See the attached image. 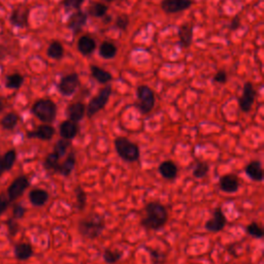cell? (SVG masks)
Here are the masks:
<instances>
[{"label":"cell","mask_w":264,"mask_h":264,"mask_svg":"<svg viewBox=\"0 0 264 264\" xmlns=\"http://www.w3.org/2000/svg\"><path fill=\"white\" fill-rule=\"evenodd\" d=\"M146 216L141 220V225L150 230H159L167 223L168 212L165 205L157 201H151L145 206Z\"/></svg>","instance_id":"1"},{"label":"cell","mask_w":264,"mask_h":264,"mask_svg":"<svg viewBox=\"0 0 264 264\" xmlns=\"http://www.w3.org/2000/svg\"><path fill=\"white\" fill-rule=\"evenodd\" d=\"M106 229L105 217L93 213L85 218L79 219L77 222V231L87 239L98 238Z\"/></svg>","instance_id":"2"},{"label":"cell","mask_w":264,"mask_h":264,"mask_svg":"<svg viewBox=\"0 0 264 264\" xmlns=\"http://www.w3.org/2000/svg\"><path fill=\"white\" fill-rule=\"evenodd\" d=\"M114 150L118 156L125 162L133 163L139 161L141 158V149L135 143L131 142L127 137L120 136L113 141Z\"/></svg>","instance_id":"3"},{"label":"cell","mask_w":264,"mask_h":264,"mask_svg":"<svg viewBox=\"0 0 264 264\" xmlns=\"http://www.w3.org/2000/svg\"><path fill=\"white\" fill-rule=\"evenodd\" d=\"M31 113L44 124H51L57 117V106L52 99L42 98L34 102Z\"/></svg>","instance_id":"4"},{"label":"cell","mask_w":264,"mask_h":264,"mask_svg":"<svg viewBox=\"0 0 264 264\" xmlns=\"http://www.w3.org/2000/svg\"><path fill=\"white\" fill-rule=\"evenodd\" d=\"M112 92H113L112 86L107 84L106 87L100 89V91L98 92V94L96 96L91 98V100L88 103V106L86 107V114L88 118L90 119L93 118L95 114H97L100 111H102L107 107L108 102L111 98Z\"/></svg>","instance_id":"5"},{"label":"cell","mask_w":264,"mask_h":264,"mask_svg":"<svg viewBox=\"0 0 264 264\" xmlns=\"http://www.w3.org/2000/svg\"><path fill=\"white\" fill-rule=\"evenodd\" d=\"M137 108L143 114H149L155 108L156 97L154 91L146 85L139 86L136 89Z\"/></svg>","instance_id":"6"},{"label":"cell","mask_w":264,"mask_h":264,"mask_svg":"<svg viewBox=\"0 0 264 264\" xmlns=\"http://www.w3.org/2000/svg\"><path fill=\"white\" fill-rule=\"evenodd\" d=\"M81 85V81H79V76L76 73H73L71 75H64L60 82L58 83V91L63 96H72L75 93V91Z\"/></svg>","instance_id":"7"},{"label":"cell","mask_w":264,"mask_h":264,"mask_svg":"<svg viewBox=\"0 0 264 264\" xmlns=\"http://www.w3.org/2000/svg\"><path fill=\"white\" fill-rule=\"evenodd\" d=\"M30 186V181L26 176H20L13 181L7 189V196L9 200L13 202L19 199L24 192Z\"/></svg>","instance_id":"8"},{"label":"cell","mask_w":264,"mask_h":264,"mask_svg":"<svg viewBox=\"0 0 264 264\" xmlns=\"http://www.w3.org/2000/svg\"><path fill=\"white\" fill-rule=\"evenodd\" d=\"M257 93L254 89L253 84L251 82H246L244 85L243 95L238 98V107L240 111L244 113H249L255 102Z\"/></svg>","instance_id":"9"},{"label":"cell","mask_w":264,"mask_h":264,"mask_svg":"<svg viewBox=\"0 0 264 264\" xmlns=\"http://www.w3.org/2000/svg\"><path fill=\"white\" fill-rule=\"evenodd\" d=\"M226 224H227V219L225 214L220 208H218L215 211H213L212 217L204 223V228L205 230H208L210 232L217 233L222 231L225 228Z\"/></svg>","instance_id":"10"},{"label":"cell","mask_w":264,"mask_h":264,"mask_svg":"<svg viewBox=\"0 0 264 264\" xmlns=\"http://www.w3.org/2000/svg\"><path fill=\"white\" fill-rule=\"evenodd\" d=\"M193 5V0H162L161 8L165 14L173 15L187 10Z\"/></svg>","instance_id":"11"},{"label":"cell","mask_w":264,"mask_h":264,"mask_svg":"<svg viewBox=\"0 0 264 264\" xmlns=\"http://www.w3.org/2000/svg\"><path fill=\"white\" fill-rule=\"evenodd\" d=\"M30 9L24 5H20L16 7L9 18L11 25L18 28H25L28 26V19H29Z\"/></svg>","instance_id":"12"},{"label":"cell","mask_w":264,"mask_h":264,"mask_svg":"<svg viewBox=\"0 0 264 264\" xmlns=\"http://www.w3.org/2000/svg\"><path fill=\"white\" fill-rule=\"evenodd\" d=\"M240 188L238 178L233 174L224 175L219 179V189L228 194L236 193Z\"/></svg>","instance_id":"13"},{"label":"cell","mask_w":264,"mask_h":264,"mask_svg":"<svg viewBox=\"0 0 264 264\" xmlns=\"http://www.w3.org/2000/svg\"><path fill=\"white\" fill-rule=\"evenodd\" d=\"M87 21H88V14L81 9H78L75 14H73L70 20H68L67 27L75 34H77L83 30Z\"/></svg>","instance_id":"14"},{"label":"cell","mask_w":264,"mask_h":264,"mask_svg":"<svg viewBox=\"0 0 264 264\" xmlns=\"http://www.w3.org/2000/svg\"><path fill=\"white\" fill-rule=\"evenodd\" d=\"M56 130L50 124H43L38 127V129L26 133L28 139H37L40 141H51L55 135Z\"/></svg>","instance_id":"15"},{"label":"cell","mask_w":264,"mask_h":264,"mask_svg":"<svg viewBox=\"0 0 264 264\" xmlns=\"http://www.w3.org/2000/svg\"><path fill=\"white\" fill-rule=\"evenodd\" d=\"M66 113H67L68 120H71L75 123H79L84 119L86 114L85 103L81 101L71 103V105L66 109Z\"/></svg>","instance_id":"16"},{"label":"cell","mask_w":264,"mask_h":264,"mask_svg":"<svg viewBox=\"0 0 264 264\" xmlns=\"http://www.w3.org/2000/svg\"><path fill=\"white\" fill-rule=\"evenodd\" d=\"M158 171L164 180L175 181L178 177L179 168L174 161H171V160H166V161H163L159 165Z\"/></svg>","instance_id":"17"},{"label":"cell","mask_w":264,"mask_h":264,"mask_svg":"<svg viewBox=\"0 0 264 264\" xmlns=\"http://www.w3.org/2000/svg\"><path fill=\"white\" fill-rule=\"evenodd\" d=\"M60 136L64 140L73 141L78 134V126L77 123H75L71 120L63 121L59 126Z\"/></svg>","instance_id":"18"},{"label":"cell","mask_w":264,"mask_h":264,"mask_svg":"<svg viewBox=\"0 0 264 264\" xmlns=\"http://www.w3.org/2000/svg\"><path fill=\"white\" fill-rule=\"evenodd\" d=\"M245 174L254 182H262L263 181V168L262 163L259 160H252L245 167Z\"/></svg>","instance_id":"19"},{"label":"cell","mask_w":264,"mask_h":264,"mask_svg":"<svg viewBox=\"0 0 264 264\" xmlns=\"http://www.w3.org/2000/svg\"><path fill=\"white\" fill-rule=\"evenodd\" d=\"M49 198H50L49 192L40 188L33 189L29 193V201L33 206H37V208L43 206L49 201Z\"/></svg>","instance_id":"20"},{"label":"cell","mask_w":264,"mask_h":264,"mask_svg":"<svg viewBox=\"0 0 264 264\" xmlns=\"http://www.w3.org/2000/svg\"><path fill=\"white\" fill-rule=\"evenodd\" d=\"M75 164H76L75 153L74 151H72L70 154H68V156L66 157L64 161L59 164L58 170H57V174L63 176L64 178H68L73 174V171L75 167Z\"/></svg>","instance_id":"21"},{"label":"cell","mask_w":264,"mask_h":264,"mask_svg":"<svg viewBox=\"0 0 264 264\" xmlns=\"http://www.w3.org/2000/svg\"><path fill=\"white\" fill-rule=\"evenodd\" d=\"M96 49V41L89 36H82L77 40V50L84 56H89Z\"/></svg>","instance_id":"22"},{"label":"cell","mask_w":264,"mask_h":264,"mask_svg":"<svg viewBox=\"0 0 264 264\" xmlns=\"http://www.w3.org/2000/svg\"><path fill=\"white\" fill-rule=\"evenodd\" d=\"M193 25L192 24H184L179 27L178 37L181 44L184 48H189L193 41Z\"/></svg>","instance_id":"23"},{"label":"cell","mask_w":264,"mask_h":264,"mask_svg":"<svg viewBox=\"0 0 264 264\" xmlns=\"http://www.w3.org/2000/svg\"><path fill=\"white\" fill-rule=\"evenodd\" d=\"M90 71H91L92 77H93L99 84H102V85L109 84L113 79V75L111 73H109L108 71L103 70V68L98 67L96 65H91Z\"/></svg>","instance_id":"24"},{"label":"cell","mask_w":264,"mask_h":264,"mask_svg":"<svg viewBox=\"0 0 264 264\" xmlns=\"http://www.w3.org/2000/svg\"><path fill=\"white\" fill-rule=\"evenodd\" d=\"M14 253L18 260L25 261L33 256V248L29 243H19L14 247Z\"/></svg>","instance_id":"25"},{"label":"cell","mask_w":264,"mask_h":264,"mask_svg":"<svg viewBox=\"0 0 264 264\" xmlns=\"http://www.w3.org/2000/svg\"><path fill=\"white\" fill-rule=\"evenodd\" d=\"M109 7L102 2H92L88 7V15L93 18H105L108 14Z\"/></svg>","instance_id":"26"},{"label":"cell","mask_w":264,"mask_h":264,"mask_svg":"<svg viewBox=\"0 0 264 264\" xmlns=\"http://www.w3.org/2000/svg\"><path fill=\"white\" fill-rule=\"evenodd\" d=\"M47 55L50 57L51 59L60 60L64 56V48H63L62 43L58 40H53L49 44L48 50H47Z\"/></svg>","instance_id":"27"},{"label":"cell","mask_w":264,"mask_h":264,"mask_svg":"<svg viewBox=\"0 0 264 264\" xmlns=\"http://www.w3.org/2000/svg\"><path fill=\"white\" fill-rule=\"evenodd\" d=\"M118 53L117 47L113 42L103 41L99 47V55L103 59H113Z\"/></svg>","instance_id":"28"},{"label":"cell","mask_w":264,"mask_h":264,"mask_svg":"<svg viewBox=\"0 0 264 264\" xmlns=\"http://www.w3.org/2000/svg\"><path fill=\"white\" fill-rule=\"evenodd\" d=\"M60 157L58 156V154H56L54 151L50 154L47 155L45 157L44 161H43V167L49 170V171H53V173L57 174V170H58L59 164H60Z\"/></svg>","instance_id":"29"},{"label":"cell","mask_w":264,"mask_h":264,"mask_svg":"<svg viewBox=\"0 0 264 264\" xmlns=\"http://www.w3.org/2000/svg\"><path fill=\"white\" fill-rule=\"evenodd\" d=\"M20 120L19 114L17 113L14 112H10L8 113H6L5 116L1 119L0 121V124H1L2 128L5 130H13L16 126L18 125Z\"/></svg>","instance_id":"30"},{"label":"cell","mask_w":264,"mask_h":264,"mask_svg":"<svg viewBox=\"0 0 264 264\" xmlns=\"http://www.w3.org/2000/svg\"><path fill=\"white\" fill-rule=\"evenodd\" d=\"M75 209L78 212H83L87 205V193L83 187L76 186L75 188Z\"/></svg>","instance_id":"31"},{"label":"cell","mask_w":264,"mask_h":264,"mask_svg":"<svg viewBox=\"0 0 264 264\" xmlns=\"http://www.w3.org/2000/svg\"><path fill=\"white\" fill-rule=\"evenodd\" d=\"M24 75L19 73L8 75L5 78V87L8 89L18 90L22 87L23 83H24Z\"/></svg>","instance_id":"32"},{"label":"cell","mask_w":264,"mask_h":264,"mask_svg":"<svg viewBox=\"0 0 264 264\" xmlns=\"http://www.w3.org/2000/svg\"><path fill=\"white\" fill-rule=\"evenodd\" d=\"M123 255H124L123 252L120 250L107 249L103 252L102 257L107 264H116L122 259Z\"/></svg>","instance_id":"33"},{"label":"cell","mask_w":264,"mask_h":264,"mask_svg":"<svg viewBox=\"0 0 264 264\" xmlns=\"http://www.w3.org/2000/svg\"><path fill=\"white\" fill-rule=\"evenodd\" d=\"M2 165H3V169L4 171H8L11 169V167L14 166L16 160H17V152L14 149H11V150H8L2 157Z\"/></svg>","instance_id":"34"},{"label":"cell","mask_w":264,"mask_h":264,"mask_svg":"<svg viewBox=\"0 0 264 264\" xmlns=\"http://www.w3.org/2000/svg\"><path fill=\"white\" fill-rule=\"evenodd\" d=\"M210 173V165L205 161H198L193 169V177L196 179H203Z\"/></svg>","instance_id":"35"},{"label":"cell","mask_w":264,"mask_h":264,"mask_svg":"<svg viewBox=\"0 0 264 264\" xmlns=\"http://www.w3.org/2000/svg\"><path fill=\"white\" fill-rule=\"evenodd\" d=\"M72 146V141H68V140H64V139H61L58 140L56 142L55 146H54V152L56 154H58V156L60 158L64 157L67 153V150L71 148Z\"/></svg>","instance_id":"36"},{"label":"cell","mask_w":264,"mask_h":264,"mask_svg":"<svg viewBox=\"0 0 264 264\" xmlns=\"http://www.w3.org/2000/svg\"><path fill=\"white\" fill-rule=\"evenodd\" d=\"M245 230L247 232V234H249L250 236L254 237V238H262L264 235V231L262 227L257 223V222H252L250 223L248 226H246Z\"/></svg>","instance_id":"37"},{"label":"cell","mask_w":264,"mask_h":264,"mask_svg":"<svg viewBox=\"0 0 264 264\" xmlns=\"http://www.w3.org/2000/svg\"><path fill=\"white\" fill-rule=\"evenodd\" d=\"M129 23H130L129 16L126 14H121L116 18V23H114V25H116L118 29L124 31L128 28Z\"/></svg>","instance_id":"38"},{"label":"cell","mask_w":264,"mask_h":264,"mask_svg":"<svg viewBox=\"0 0 264 264\" xmlns=\"http://www.w3.org/2000/svg\"><path fill=\"white\" fill-rule=\"evenodd\" d=\"M6 225H7V229H8L9 235L10 236H15L18 233L19 229H20V225H19L18 221L16 219H14L13 217H11V218H9V219L7 220Z\"/></svg>","instance_id":"39"},{"label":"cell","mask_w":264,"mask_h":264,"mask_svg":"<svg viewBox=\"0 0 264 264\" xmlns=\"http://www.w3.org/2000/svg\"><path fill=\"white\" fill-rule=\"evenodd\" d=\"M84 1L85 0H63L62 3L67 10H71V9L78 10L79 8H81Z\"/></svg>","instance_id":"40"},{"label":"cell","mask_w":264,"mask_h":264,"mask_svg":"<svg viewBox=\"0 0 264 264\" xmlns=\"http://www.w3.org/2000/svg\"><path fill=\"white\" fill-rule=\"evenodd\" d=\"M26 214V209L25 206H23L22 204L20 203H17L14 205L13 208V218L16 220H19V219H23L24 218Z\"/></svg>","instance_id":"41"},{"label":"cell","mask_w":264,"mask_h":264,"mask_svg":"<svg viewBox=\"0 0 264 264\" xmlns=\"http://www.w3.org/2000/svg\"><path fill=\"white\" fill-rule=\"evenodd\" d=\"M147 251H148V253H150L153 261L157 264H159L160 262H163L164 259H165V256L164 254H161V253H159L158 251H155V250H152L150 248H147V247H144Z\"/></svg>","instance_id":"42"},{"label":"cell","mask_w":264,"mask_h":264,"mask_svg":"<svg viewBox=\"0 0 264 264\" xmlns=\"http://www.w3.org/2000/svg\"><path fill=\"white\" fill-rule=\"evenodd\" d=\"M10 202L11 201L9 200L8 196L4 194H0V216H2L6 212Z\"/></svg>","instance_id":"43"},{"label":"cell","mask_w":264,"mask_h":264,"mask_svg":"<svg viewBox=\"0 0 264 264\" xmlns=\"http://www.w3.org/2000/svg\"><path fill=\"white\" fill-rule=\"evenodd\" d=\"M227 79H228L227 73L222 70L216 73V75L213 77V82L217 84H225L227 82Z\"/></svg>","instance_id":"44"},{"label":"cell","mask_w":264,"mask_h":264,"mask_svg":"<svg viewBox=\"0 0 264 264\" xmlns=\"http://www.w3.org/2000/svg\"><path fill=\"white\" fill-rule=\"evenodd\" d=\"M240 27V16L239 15H235L230 22V25H229V29L235 31Z\"/></svg>","instance_id":"45"},{"label":"cell","mask_w":264,"mask_h":264,"mask_svg":"<svg viewBox=\"0 0 264 264\" xmlns=\"http://www.w3.org/2000/svg\"><path fill=\"white\" fill-rule=\"evenodd\" d=\"M4 173V169H3V165H2V160H1V156H0V177L2 176V174Z\"/></svg>","instance_id":"46"},{"label":"cell","mask_w":264,"mask_h":264,"mask_svg":"<svg viewBox=\"0 0 264 264\" xmlns=\"http://www.w3.org/2000/svg\"><path fill=\"white\" fill-rule=\"evenodd\" d=\"M3 110H4V102L1 98H0V113H1Z\"/></svg>","instance_id":"47"},{"label":"cell","mask_w":264,"mask_h":264,"mask_svg":"<svg viewBox=\"0 0 264 264\" xmlns=\"http://www.w3.org/2000/svg\"><path fill=\"white\" fill-rule=\"evenodd\" d=\"M103 1H106V2H113V1H116V0H103Z\"/></svg>","instance_id":"48"},{"label":"cell","mask_w":264,"mask_h":264,"mask_svg":"<svg viewBox=\"0 0 264 264\" xmlns=\"http://www.w3.org/2000/svg\"><path fill=\"white\" fill-rule=\"evenodd\" d=\"M120 1H124V0H120Z\"/></svg>","instance_id":"49"}]
</instances>
